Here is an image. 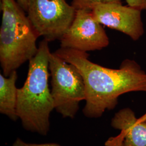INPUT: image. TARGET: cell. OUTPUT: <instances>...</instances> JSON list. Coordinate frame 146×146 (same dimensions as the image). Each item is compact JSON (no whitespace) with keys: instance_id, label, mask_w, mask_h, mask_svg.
<instances>
[{"instance_id":"30bf717a","label":"cell","mask_w":146,"mask_h":146,"mask_svg":"<svg viewBox=\"0 0 146 146\" xmlns=\"http://www.w3.org/2000/svg\"><path fill=\"white\" fill-rule=\"evenodd\" d=\"M108 3H122V2L121 0H72V5L76 10L92 11L94 6L98 4Z\"/></svg>"},{"instance_id":"ba28073f","label":"cell","mask_w":146,"mask_h":146,"mask_svg":"<svg viewBox=\"0 0 146 146\" xmlns=\"http://www.w3.org/2000/svg\"><path fill=\"white\" fill-rule=\"evenodd\" d=\"M111 125L121 133L115 137L110 138L108 142L122 146H146V121H138L130 108H123L115 113Z\"/></svg>"},{"instance_id":"52a82bcc","label":"cell","mask_w":146,"mask_h":146,"mask_svg":"<svg viewBox=\"0 0 146 146\" xmlns=\"http://www.w3.org/2000/svg\"><path fill=\"white\" fill-rule=\"evenodd\" d=\"M92 12L95 19L102 25L120 31L137 41L144 34L141 11L122 3H100Z\"/></svg>"},{"instance_id":"7a4b0ae2","label":"cell","mask_w":146,"mask_h":146,"mask_svg":"<svg viewBox=\"0 0 146 146\" xmlns=\"http://www.w3.org/2000/svg\"><path fill=\"white\" fill-rule=\"evenodd\" d=\"M49 42L43 39L40 43L36 55L29 61L26 80L17 90V114L23 127L42 135L49 130L50 115L54 109L48 84Z\"/></svg>"},{"instance_id":"7c38bea8","label":"cell","mask_w":146,"mask_h":146,"mask_svg":"<svg viewBox=\"0 0 146 146\" xmlns=\"http://www.w3.org/2000/svg\"><path fill=\"white\" fill-rule=\"evenodd\" d=\"M13 146H61L57 143H42V144H36V143H27L22 141L21 139L17 138Z\"/></svg>"},{"instance_id":"5bb4252c","label":"cell","mask_w":146,"mask_h":146,"mask_svg":"<svg viewBox=\"0 0 146 146\" xmlns=\"http://www.w3.org/2000/svg\"><path fill=\"white\" fill-rule=\"evenodd\" d=\"M138 121L140 122H145L146 121V113L144 115L141 116L139 118H138Z\"/></svg>"},{"instance_id":"6da1fadb","label":"cell","mask_w":146,"mask_h":146,"mask_svg":"<svg viewBox=\"0 0 146 146\" xmlns=\"http://www.w3.org/2000/svg\"><path fill=\"white\" fill-rule=\"evenodd\" d=\"M55 52L76 67L84 79L86 104L83 113L88 117L98 118L106 110L114 109L122 94L146 93V73L133 60L125 59L119 69H110L90 61L87 52L61 47Z\"/></svg>"},{"instance_id":"8992f818","label":"cell","mask_w":146,"mask_h":146,"mask_svg":"<svg viewBox=\"0 0 146 146\" xmlns=\"http://www.w3.org/2000/svg\"><path fill=\"white\" fill-rule=\"evenodd\" d=\"M61 47L84 52L99 50L109 45L110 40L101 24L92 11L76 10L73 22L60 39Z\"/></svg>"},{"instance_id":"277c9868","label":"cell","mask_w":146,"mask_h":146,"mask_svg":"<svg viewBox=\"0 0 146 146\" xmlns=\"http://www.w3.org/2000/svg\"><path fill=\"white\" fill-rule=\"evenodd\" d=\"M49 70L54 109L64 117H74L80 102L86 99L85 85L81 74L76 67L55 52L50 54Z\"/></svg>"},{"instance_id":"9c48e42d","label":"cell","mask_w":146,"mask_h":146,"mask_svg":"<svg viewBox=\"0 0 146 146\" xmlns=\"http://www.w3.org/2000/svg\"><path fill=\"white\" fill-rule=\"evenodd\" d=\"M17 79L16 70L5 77L0 74V113L16 121L19 118L17 114V90L16 82Z\"/></svg>"},{"instance_id":"8fae6325","label":"cell","mask_w":146,"mask_h":146,"mask_svg":"<svg viewBox=\"0 0 146 146\" xmlns=\"http://www.w3.org/2000/svg\"><path fill=\"white\" fill-rule=\"evenodd\" d=\"M128 5L140 11H146V0H125Z\"/></svg>"},{"instance_id":"3957f363","label":"cell","mask_w":146,"mask_h":146,"mask_svg":"<svg viewBox=\"0 0 146 146\" xmlns=\"http://www.w3.org/2000/svg\"><path fill=\"white\" fill-rule=\"evenodd\" d=\"M0 64L5 77L36 54L39 37L28 16L15 0H0Z\"/></svg>"},{"instance_id":"9a60e30c","label":"cell","mask_w":146,"mask_h":146,"mask_svg":"<svg viewBox=\"0 0 146 146\" xmlns=\"http://www.w3.org/2000/svg\"><path fill=\"white\" fill-rule=\"evenodd\" d=\"M106 146H122L121 144H113V143H106Z\"/></svg>"},{"instance_id":"4fadbf2b","label":"cell","mask_w":146,"mask_h":146,"mask_svg":"<svg viewBox=\"0 0 146 146\" xmlns=\"http://www.w3.org/2000/svg\"><path fill=\"white\" fill-rule=\"evenodd\" d=\"M29 0H17L19 5L21 6V8L27 12L28 9V6Z\"/></svg>"},{"instance_id":"5b68a950","label":"cell","mask_w":146,"mask_h":146,"mask_svg":"<svg viewBox=\"0 0 146 146\" xmlns=\"http://www.w3.org/2000/svg\"><path fill=\"white\" fill-rule=\"evenodd\" d=\"M27 13L38 36L50 42L62 37L76 9L66 0H29Z\"/></svg>"}]
</instances>
